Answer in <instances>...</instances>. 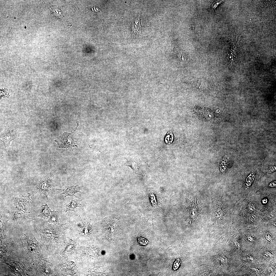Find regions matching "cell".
I'll return each mask as SVG.
<instances>
[{"instance_id": "obj_1", "label": "cell", "mask_w": 276, "mask_h": 276, "mask_svg": "<svg viewBox=\"0 0 276 276\" xmlns=\"http://www.w3.org/2000/svg\"><path fill=\"white\" fill-rule=\"evenodd\" d=\"M20 240L24 248L32 259L40 258L42 256V249L40 243L34 235L31 233H24Z\"/></svg>"}, {"instance_id": "obj_2", "label": "cell", "mask_w": 276, "mask_h": 276, "mask_svg": "<svg viewBox=\"0 0 276 276\" xmlns=\"http://www.w3.org/2000/svg\"><path fill=\"white\" fill-rule=\"evenodd\" d=\"M46 223L38 224L37 228L43 243L52 244L56 242L59 237V229L56 225H48Z\"/></svg>"}, {"instance_id": "obj_3", "label": "cell", "mask_w": 276, "mask_h": 276, "mask_svg": "<svg viewBox=\"0 0 276 276\" xmlns=\"http://www.w3.org/2000/svg\"><path fill=\"white\" fill-rule=\"evenodd\" d=\"M54 177L52 174H49L42 177L32 192L44 195L47 202L48 197L52 194L53 183Z\"/></svg>"}, {"instance_id": "obj_4", "label": "cell", "mask_w": 276, "mask_h": 276, "mask_svg": "<svg viewBox=\"0 0 276 276\" xmlns=\"http://www.w3.org/2000/svg\"><path fill=\"white\" fill-rule=\"evenodd\" d=\"M31 267L38 273V275H53L51 264L46 260L40 258L32 260Z\"/></svg>"}, {"instance_id": "obj_5", "label": "cell", "mask_w": 276, "mask_h": 276, "mask_svg": "<svg viewBox=\"0 0 276 276\" xmlns=\"http://www.w3.org/2000/svg\"><path fill=\"white\" fill-rule=\"evenodd\" d=\"M8 213L9 215L8 220L12 224L22 223L27 219L34 220L29 217L25 213L16 207H12L9 210Z\"/></svg>"}, {"instance_id": "obj_6", "label": "cell", "mask_w": 276, "mask_h": 276, "mask_svg": "<svg viewBox=\"0 0 276 276\" xmlns=\"http://www.w3.org/2000/svg\"><path fill=\"white\" fill-rule=\"evenodd\" d=\"M33 194L32 192L26 196L16 197L14 202L16 207L25 213H30L31 206L30 197Z\"/></svg>"}, {"instance_id": "obj_7", "label": "cell", "mask_w": 276, "mask_h": 276, "mask_svg": "<svg viewBox=\"0 0 276 276\" xmlns=\"http://www.w3.org/2000/svg\"><path fill=\"white\" fill-rule=\"evenodd\" d=\"M74 131L70 133H65L57 138L55 141L59 147L72 149L73 147H77L74 140Z\"/></svg>"}, {"instance_id": "obj_8", "label": "cell", "mask_w": 276, "mask_h": 276, "mask_svg": "<svg viewBox=\"0 0 276 276\" xmlns=\"http://www.w3.org/2000/svg\"><path fill=\"white\" fill-rule=\"evenodd\" d=\"M17 129L9 128L6 130L2 134L1 138L6 146L10 142L17 137L16 131Z\"/></svg>"}, {"instance_id": "obj_9", "label": "cell", "mask_w": 276, "mask_h": 276, "mask_svg": "<svg viewBox=\"0 0 276 276\" xmlns=\"http://www.w3.org/2000/svg\"><path fill=\"white\" fill-rule=\"evenodd\" d=\"M118 224V221L114 217H109L104 220L102 226L104 229L108 232H114Z\"/></svg>"}, {"instance_id": "obj_10", "label": "cell", "mask_w": 276, "mask_h": 276, "mask_svg": "<svg viewBox=\"0 0 276 276\" xmlns=\"http://www.w3.org/2000/svg\"><path fill=\"white\" fill-rule=\"evenodd\" d=\"M60 268L62 272L66 274L70 275H76L77 274V267L72 262H68L62 264L60 266Z\"/></svg>"}, {"instance_id": "obj_11", "label": "cell", "mask_w": 276, "mask_h": 276, "mask_svg": "<svg viewBox=\"0 0 276 276\" xmlns=\"http://www.w3.org/2000/svg\"><path fill=\"white\" fill-rule=\"evenodd\" d=\"M80 188L78 185L72 186H66L61 189H57V190H61L63 191L61 194H64L65 197L70 196L71 197V199H73V197H77L75 194L77 192L81 193L80 191Z\"/></svg>"}, {"instance_id": "obj_12", "label": "cell", "mask_w": 276, "mask_h": 276, "mask_svg": "<svg viewBox=\"0 0 276 276\" xmlns=\"http://www.w3.org/2000/svg\"><path fill=\"white\" fill-rule=\"evenodd\" d=\"M142 19L139 15L133 20L132 25V34L133 37H136L141 33Z\"/></svg>"}, {"instance_id": "obj_13", "label": "cell", "mask_w": 276, "mask_h": 276, "mask_svg": "<svg viewBox=\"0 0 276 276\" xmlns=\"http://www.w3.org/2000/svg\"><path fill=\"white\" fill-rule=\"evenodd\" d=\"M93 228L91 225L89 223H83L79 229L78 232L81 236L87 237L92 234Z\"/></svg>"}, {"instance_id": "obj_14", "label": "cell", "mask_w": 276, "mask_h": 276, "mask_svg": "<svg viewBox=\"0 0 276 276\" xmlns=\"http://www.w3.org/2000/svg\"><path fill=\"white\" fill-rule=\"evenodd\" d=\"M82 200L71 199L70 203L66 205V210L65 212L68 211H72L75 212L76 215H77V211L79 210V205H81L80 202Z\"/></svg>"}, {"instance_id": "obj_15", "label": "cell", "mask_w": 276, "mask_h": 276, "mask_svg": "<svg viewBox=\"0 0 276 276\" xmlns=\"http://www.w3.org/2000/svg\"><path fill=\"white\" fill-rule=\"evenodd\" d=\"M39 214L38 216L44 218H47L51 211L47 204L40 206L39 209Z\"/></svg>"}, {"instance_id": "obj_16", "label": "cell", "mask_w": 276, "mask_h": 276, "mask_svg": "<svg viewBox=\"0 0 276 276\" xmlns=\"http://www.w3.org/2000/svg\"><path fill=\"white\" fill-rule=\"evenodd\" d=\"M7 222L2 216L0 215V238L1 240L5 237L7 231Z\"/></svg>"}, {"instance_id": "obj_17", "label": "cell", "mask_w": 276, "mask_h": 276, "mask_svg": "<svg viewBox=\"0 0 276 276\" xmlns=\"http://www.w3.org/2000/svg\"><path fill=\"white\" fill-rule=\"evenodd\" d=\"M51 212L48 222L55 225H58L59 224V222L60 219L59 211L53 210L51 211Z\"/></svg>"}, {"instance_id": "obj_18", "label": "cell", "mask_w": 276, "mask_h": 276, "mask_svg": "<svg viewBox=\"0 0 276 276\" xmlns=\"http://www.w3.org/2000/svg\"><path fill=\"white\" fill-rule=\"evenodd\" d=\"M76 246V243L73 240H70L63 252L64 256H66L71 254L74 251Z\"/></svg>"}, {"instance_id": "obj_19", "label": "cell", "mask_w": 276, "mask_h": 276, "mask_svg": "<svg viewBox=\"0 0 276 276\" xmlns=\"http://www.w3.org/2000/svg\"><path fill=\"white\" fill-rule=\"evenodd\" d=\"M85 251V254L87 257L95 258L98 256V252L95 248L89 247L87 248Z\"/></svg>"}, {"instance_id": "obj_20", "label": "cell", "mask_w": 276, "mask_h": 276, "mask_svg": "<svg viewBox=\"0 0 276 276\" xmlns=\"http://www.w3.org/2000/svg\"><path fill=\"white\" fill-rule=\"evenodd\" d=\"M255 177V174L254 173H250L246 178L245 184L246 187L249 188L251 185L254 181Z\"/></svg>"}, {"instance_id": "obj_21", "label": "cell", "mask_w": 276, "mask_h": 276, "mask_svg": "<svg viewBox=\"0 0 276 276\" xmlns=\"http://www.w3.org/2000/svg\"><path fill=\"white\" fill-rule=\"evenodd\" d=\"M103 273V271L101 269L94 268L89 270V274L90 275H101Z\"/></svg>"}, {"instance_id": "obj_22", "label": "cell", "mask_w": 276, "mask_h": 276, "mask_svg": "<svg viewBox=\"0 0 276 276\" xmlns=\"http://www.w3.org/2000/svg\"><path fill=\"white\" fill-rule=\"evenodd\" d=\"M276 181H272L269 184V186L270 187H276Z\"/></svg>"}, {"instance_id": "obj_23", "label": "cell", "mask_w": 276, "mask_h": 276, "mask_svg": "<svg viewBox=\"0 0 276 276\" xmlns=\"http://www.w3.org/2000/svg\"><path fill=\"white\" fill-rule=\"evenodd\" d=\"M268 201L267 199L266 198H264L262 199V202L263 204H266Z\"/></svg>"}]
</instances>
